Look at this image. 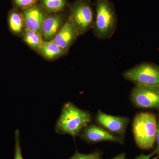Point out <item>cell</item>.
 <instances>
[{
	"instance_id": "cell-1",
	"label": "cell",
	"mask_w": 159,
	"mask_h": 159,
	"mask_svg": "<svg viewBox=\"0 0 159 159\" xmlns=\"http://www.w3.org/2000/svg\"><path fill=\"white\" fill-rule=\"evenodd\" d=\"M92 120V115L88 111L83 110L72 102H68L63 106L55 125V131L60 134L70 135L75 139Z\"/></svg>"
},
{
	"instance_id": "cell-2",
	"label": "cell",
	"mask_w": 159,
	"mask_h": 159,
	"mask_svg": "<svg viewBox=\"0 0 159 159\" xmlns=\"http://www.w3.org/2000/svg\"><path fill=\"white\" fill-rule=\"evenodd\" d=\"M93 32L99 39H110L117 27V16L113 3L110 0H96Z\"/></svg>"
},
{
	"instance_id": "cell-3",
	"label": "cell",
	"mask_w": 159,
	"mask_h": 159,
	"mask_svg": "<svg viewBox=\"0 0 159 159\" xmlns=\"http://www.w3.org/2000/svg\"><path fill=\"white\" fill-rule=\"evenodd\" d=\"M157 128L154 114L142 112L134 118L132 128L134 139L139 148L148 150L153 147L156 141Z\"/></svg>"
},
{
	"instance_id": "cell-4",
	"label": "cell",
	"mask_w": 159,
	"mask_h": 159,
	"mask_svg": "<svg viewBox=\"0 0 159 159\" xmlns=\"http://www.w3.org/2000/svg\"><path fill=\"white\" fill-rule=\"evenodd\" d=\"M69 16L79 35L93 29L95 12L91 0H75L70 6Z\"/></svg>"
},
{
	"instance_id": "cell-5",
	"label": "cell",
	"mask_w": 159,
	"mask_h": 159,
	"mask_svg": "<svg viewBox=\"0 0 159 159\" xmlns=\"http://www.w3.org/2000/svg\"><path fill=\"white\" fill-rule=\"evenodd\" d=\"M123 77L136 84L159 87V66L144 63L125 71Z\"/></svg>"
},
{
	"instance_id": "cell-6",
	"label": "cell",
	"mask_w": 159,
	"mask_h": 159,
	"mask_svg": "<svg viewBox=\"0 0 159 159\" xmlns=\"http://www.w3.org/2000/svg\"><path fill=\"white\" fill-rule=\"evenodd\" d=\"M131 100L139 108L159 110V87L136 84L132 91Z\"/></svg>"
},
{
	"instance_id": "cell-7",
	"label": "cell",
	"mask_w": 159,
	"mask_h": 159,
	"mask_svg": "<svg viewBox=\"0 0 159 159\" xmlns=\"http://www.w3.org/2000/svg\"><path fill=\"white\" fill-rule=\"evenodd\" d=\"M79 136L83 140L89 144L107 141L122 144L124 142L122 137L111 133L95 124L88 125L83 129Z\"/></svg>"
},
{
	"instance_id": "cell-8",
	"label": "cell",
	"mask_w": 159,
	"mask_h": 159,
	"mask_svg": "<svg viewBox=\"0 0 159 159\" xmlns=\"http://www.w3.org/2000/svg\"><path fill=\"white\" fill-rule=\"evenodd\" d=\"M96 121L98 125L110 132L123 138L129 119L128 117L107 115L99 110Z\"/></svg>"
},
{
	"instance_id": "cell-9",
	"label": "cell",
	"mask_w": 159,
	"mask_h": 159,
	"mask_svg": "<svg viewBox=\"0 0 159 159\" xmlns=\"http://www.w3.org/2000/svg\"><path fill=\"white\" fill-rule=\"evenodd\" d=\"M22 12L25 29L36 31L42 35L43 24L48 13L40 4L39 3Z\"/></svg>"
},
{
	"instance_id": "cell-10",
	"label": "cell",
	"mask_w": 159,
	"mask_h": 159,
	"mask_svg": "<svg viewBox=\"0 0 159 159\" xmlns=\"http://www.w3.org/2000/svg\"><path fill=\"white\" fill-rule=\"evenodd\" d=\"M67 19L63 11L57 13H48L42 29V36L43 40L49 41L54 39Z\"/></svg>"
},
{
	"instance_id": "cell-11",
	"label": "cell",
	"mask_w": 159,
	"mask_h": 159,
	"mask_svg": "<svg viewBox=\"0 0 159 159\" xmlns=\"http://www.w3.org/2000/svg\"><path fill=\"white\" fill-rule=\"evenodd\" d=\"M80 35L70 16L54 37L55 43L61 48L68 51Z\"/></svg>"
},
{
	"instance_id": "cell-12",
	"label": "cell",
	"mask_w": 159,
	"mask_h": 159,
	"mask_svg": "<svg viewBox=\"0 0 159 159\" xmlns=\"http://www.w3.org/2000/svg\"><path fill=\"white\" fill-rule=\"evenodd\" d=\"M36 52L45 59L53 61L64 56L68 51L61 48L53 39L49 41H44L42 45Z\"/></svg>"
},
{
	"instance_id": "cell-13",
	"label": "cell",
	"mask_w": 159,
	"mask_h": 159,
	"mask_svg": "<svg viewBox=\"0 0 159 159\" xmlns=\"http://www.w3.org/2000/svg\"><path fill=\"white\" fill-rule=\"evenodd\" d=\"M8 23L11 33L17 36H22L25 30L24 17L20 10L13 7L8 14Z\"/></svg>"
},
{
	"instance_id": "cell-14",
	"label": "cell",
	"mask_w": 159,
	"mask_h": 159,
	"mask_svg": "<svg viewBox=\"0 0 159 159\" xmlns=\"http://www.w3.org/2000/svg\"><path fill=\"white\" fill-rule=\"evenodd\" d=\"M22 36L24 42L32 50L36 51L44 41L41 34L29 29H25Z\"/></svg>"
},
{
	"instance_id": "cell-15",
	"label": "cell",
	"mask_w": 159,
	"mask_h": 159,
	"mask_svg": "<svg viewBox=\"0 0 159 159\" xmlns=\"http://www.w3.org/2000/svg\"><path fill=\"white\" fill-rule=\"evenodd\" d=\"M39 4L48 13L62 12L68 5L67 0H40Z\"/></svg>"
},
{
	"instance_id": "cell-16",
	"label": "cell",
	"mask_w": 159,
	"mask_h": 159,
	"mask_svg": "<svg viewBox=\"0 0 159 159\" xmlns=\"http://www.w3.org/2000/svg\"><path fill=\"white\" fill-rule=\"evenodd\" d=\"M40 0H12L13 7L22 11L39 4Z\"/></svg>"
},
{
	"instance_id": "cell-17",
	"label": "cell",
	"mask_w": 159,
	"mask_h": 159,
	"mask_svg": "<svg viewBox=\"0 0 159 159\" xmlns=\"http://www.w3.org/2000/svg\"><path fill=\"white\" fill-rule=\"evenodd\" d=\"M102 152L99 151H96L92 153H80L77 150L74 155L69 159H102Z\"/></svg>"
},
{
	"instance_id": "cell-18",
	"label": "cell",
	"mask_w": 159,
	"mask_h": 159,
	"mask_svg": "<svg viewBox=\"0 0 159 159\" xmlns=\"http://www.w3.org/2000/svg\"><path fill=\"white\" fill-rule=\"evenodd\" d=\"M15 147L14 159H24L22 154L21 148L20 143V131L19 129H16L15 133Z\"/></svg>"
},
{
	"instance_id": "cell-19",
	"label": "cell",
	"mask_w": 159,
	"mask_h": 159,
	"mask_svg": "<svg viewBox=\"0 0 159 159\" xmlns=\"http://www.w3.org/2000/svg\"><path fill=\"white\" fill-rule=\"evenodd\" d=\"M157 123V128L156 138L157 147L154 150L153 152L151 153L152 157L154 155H157V157L154 159H157L159 158V114Z\"/></svg>"
},
{
	"instance_id": "cell-20",
	"label": "cell",
	"mask_w": 159,
	"mask_h": 159,
	"mask_svg": "<svg viewBox=\"0 0 159 159\" xmlns=\"http://www.w3.org/2000/svg\"><path fill=\"white\" fill-rule=\"evenodd\" d=\"M152 157L151 155H145L142 153L137 157L134 159H150L151 157Z\"/></svg>"
},
{
	"instance_id": "cell-21",
	"label": "cell",
	"mask_w": 159,
	"mask_h": 159,
	"mask_svg": "<svg viewBox=\"0 0 159 159\" xmlns=\"http://www.w3.org/2000/svg\"><path fill=\"white\" fill-rule=\"evenodd\" d=\"M111 159H126V155L125 153L119 154L116 156Z\"/></svg>"
}]
</instances>
